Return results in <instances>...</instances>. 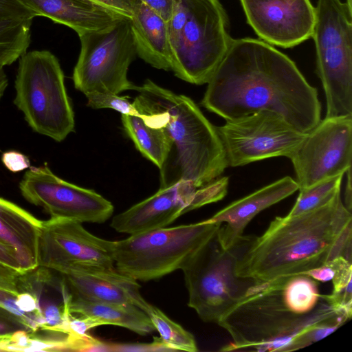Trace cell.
I'll list each match as a JSON object with an SVG mask.
<instances>
[{"instance_id":"1","label":"cell","mask_w":352,"mask_h":352,"mask_svg":"<svg viewBox=\"0 0 352 352\" xmlns=\"http://www.w3.org/2000/svg\"><path fill=\"white\" fill-rule=\"evenodd\" d=\"M207 84L201 104L226 121L269 111L302 133L320 121L317 89L292 60L261 40L232 38Z\"/></svg>"},{"instance_id":"2","label":"cell","mask_w":352,"mask_h":352,"mask_svg":"<svg viewBox=\"0 0 352 352\" xmlns=\"http://www.w3.org/2000/svg\"><path fill=\"white\" fill-rule=\"evenodd\" d=\"M351 212L340 192L313 210L276 217L262 235L251 237L236 273L264 282L302 274L338 256L351 261Z\"/></svg>"},{"instance_id":"3","label":"cell","mask_w":352,"mask_h":352,"mask_svg":"<svg viewBox=\"0 0 352 352\" xmlns=\"http://www.w3.org/2000/svg\"><path fill=\"white\" fill-rule=\"evenodd\" d=\"M133 102L145 123L162 129L170 141L167 159L160 169V188L181 181L197 187L219 178L228 167L214 126L190 98L162 87L151 80L136 86Z\"/></svg>"},{"instance_id":"4","label":"cell","mask_w":352,"mask_h":352,"mask_svg":"<svg viewBox=\"0 0 352 352\" xmlns=\"http://www.w3.org/2000/svg\"><path fill=\"white\" fill-rule=\"evenodd\" d=\"M286 278L256 280L247 295L221 318L217 324L228 332L232 341L220 351L280 352L290 340L311 326L351 319L321 295L320 304L311 313L295 314L283 298L282 286Z\"/></svg>"},{"instance_id":"5","label":"cell","mask_w":352,"mask_h":352,"mask_svg":"<svg viewBox=\"0 0 352 352\" xmlns=\"http://www.w3.org/2000/svg\"><path fill=\"white\" fill-rule=\"evenodd\" d=\"M166 23L171 71L190 83H208L232 40L219 0H175Z\"/></svg>"},{"instance_id":"6","label":"cell","mask_w":352,"mask_h":352,"mask_svg":"<svg viewBox=\"0 0 352 352\" xmlns=\"http://www.w3.org/2000/svg\"><path fill=\"white\" fill-rule=\"evenodd\" d=\"M14 104L30 128L56 142L74 131V113L60 63L48 50L25 52L19 58Z\"/></svg>"},{"instance_id":"7","label":"cell","mask_w":352,"mask_h":352,"mask_svg":"<svg viewBox=\"0 0 352 352\" xmlns=\"http://www.w3.org/2000/svg\"><path fill=\"white\" fill-rule=\"evenodd\" d=\"M250 239L243 236L232 248L224 249L216 232L182 267L188 305L204 322L217 324L256 284V280L236 273L237 261Z\"/></svg>"},{"instance_id":"8","label":"cell","mask_w":352,"mask_h":352,"mask_svg":"<svg viewBox=\"0 0 352 352\" xmlns=\"http://www.w3.org/2000/svg\"><path fill=\"white\" fill-rule=\"evenodd\" d=\"M221 225L208 222L164 227L114 241L115 267L137 280L148 281L182 270L217 232Z\"/></svg>"},{"instance_id":"9","label":"cell","mask_w":352,"mask_h":352,"mask_svg":"<svg viewBox=\"0 0 352 352\" xmlns=\"http://www.w3.org/2000/svg\"><path fill=\"white\" fill-rule=\"evenodd\" d=\"M315 14L311 37L325 118L352 116V8L340 0H318Z\"/></svg>"},{"instance_id":"10","label":"cell","mask_w":352,"mask_h":352,"mask_svg":"<svg viewBox=\"0 0 352 352\" xmlns=\"http://www.w3.org/2000/svg\"><path fill=\"white\" fill-rule=\"evenodd\" d=\"M80 52L73 72L76 89L118 94L135 90L127 72L136 50L129 19L121 18L104 28L78 36Z\"/></svg>"},{"instance_id":"11","label":"cell","mask_w":352,"mask_h":352,"mask_svg":"<svg viewBox=\"0 0 352 352\" xmlns=\"http://www.w3.org/2000/svg\"><path fill=\"white\" fill-rule=\"evenodd\" d=\"M228 166L236 167L275 157H289L307 133H302L278 114L261 111L216 126Z\"/></svg>"},{"instance_id":"12","label":"cell","mask_w":352,"mask_h":352,"mask_svg":"<svg viewBox=\"0 0 352 352\" xmlns=\"http://www.w3.org/2000/svg\"><path fill=\"white\" fill-rule=\"evenodd\" d=\"M82 223L67 219L42 221L38 243V267L69 270H113L114 241L88 232Z\"/></svg>"},{"instance_id":"13","label":"cell","mask_w":352,"mask_h":352,"mask_svg":"<svg viewBox=\"0 0 352 352\" xmlns=\"http://www.w3.org/2000/svg\"><path fill=\"white\" fill-rule=\"evenodd\" d=\"M228 182V177H223L201 187L181 181L160 188L152 196L114 216L110 225L129 235L166 227L189 211L222 199Z\"/></svg>"},{"instance_id":"14","label":"cell","mask_w":352,"mask_h":352,"mask_svg":"<svg viewBox=\"0 0 352 352\" xmlns=\"http://www.w3.org/2000/svg\"><path fill=\"white\" fill-rule=\"evenodd\" d=\"M22 196L43 208L51 218L102 223L113 212V204L96 191L56 176L47 163L30 166L19 182Z\"/></svg>"},{"instance_id":"15","label":"cell","mask_w":352,"mask_h":352,"mask_svg":"<svg viewBox=\"0 0 352 352\" xmlns=\"http://www.w3.org/2000/svg\"><path fill=\"white\" fill-rule=\"evenodd\" d=\"M352 116L325 118L289 157L299 189L344 175L351 168Z\"/></svg>"},{"instance_id":"16","label":"cell","mask_w":352,"mask_h":352,"mask_svg":"<svg viewBox=\"0 0 352 352\" xmlns=\"http://www.w3.org/2000/svg\"><path fill=\"white\" fill-rule=\"evenodd\" d=\"M248 24L265 43L283 48L311 37L315 7L310 0H240Z\"/></svg>"},{"instance_id":"17","label":"cell","mask_w":352,"mask_h":352,"mask_svg":"<svg viewBox=\"0 0 352 352\" xmlns=\"http://www.w3.org/2000/svg\"><path fill=\"white\" fill-rule=\"evenodd\" d=\"M58 273L71 296L99 302L133 305L146 313L151 305L142 296L138 280L116 269H75Z\"/></svg>"},{"instance_id":"18","label":"cell","mask_w":352,"mask_h":352,"mask_svg":"<svg viewBox=\"0 0 352 352\" xmlns=\"http://www.w3.org/2000/svg\"><path fill=\"white\" fill-rule=\"evenodd\" d=\"M298 189L296 179L286 176L231 203L206 220L221 225L217 239L223 248L229 249L243 239L245 227L256 214Z\"/></svg>"},{"instance_id":"19","label":"cell","mask_w":352,"mask_h":352,"mask_svg":"<svg viewBox=\"0 0 352 352\" xmlns=\"http://www.w3.org/2000/svg\"><path fill=\"white\" fill-rule=\"evenodd\" d=\"M35 16L65 25L78 35L98 30L123 18L91 0H17Z\"/></svg>"},{"instance_id":"20","label":"cell","mask_w":352,"mask_h":352,"mask_svg":"<svg viewBox=\"0 0 352 352\" xmlns=\"http://www.w3.org/2000/svg\"><path fill=\"white\" fill-rule=\"evenodd\" d=\"M41 222L20 206L0 197V243L15 250L22 273L38 267Z\"/></svg>"},{"instance_id":"21","label":"cell","mask_w":352,"mask_h":352,"mask_svg":"<svg viewBox=\"0 0 352 352\" xmlns=\"http://www.w3.org/2000/svg\"><path fill=\"white\" fill-rule=\"evenodd\" d=\"M129 21L137 55L157 69L172 70L166 22L140 0Z\"/></svg>"},{"instance_id":"22","label":"cell","mask_w":352,"mask_h":352,"mask_svg":"<svg viewBox=\"0 0 352 352\" xmlns=\"http://www.w3.org/2000/svg\"><path fill=\"white\" fill-rule=\"evenodd\" d=\"M69 309L71 314L89 317L98 326H119L141 336L155 330L148 314L133 305L99 302L69 295Z\"/></svg>"},{"instance_id":"23","label":"cell","mask_w":352,"mask_h":352,"mask_svg":"<svg viewBox=\"0 0 352 352\" xmlns=\"http://www.w3.org/2000/svg\"><path fill=\"white\" fill-rule=\"evenodd\" d=\"M122 122L127 135L137 149L160 169L170 149V141L160 128L147 125L138 116L122 114Z\"/></svg>"},{"instance_id":"24","label":"cell","mask_w":352,"mask_h":352,"mask_svg":"<svg viewBox=\"0 0 352 352\" xmlns=\"http://www.w3.org/2000/svg\"><path fill=\"white\" fill-rule=\"evenodd\" d=\"M320 295L318 281L305 274L287 276L282 286L285 302L299 315L311 313L320 304Z\"/></svg>"},{"instance_id":"25","label":"cell","mask_w":352,"mask_h":352,"mask_svg":"<svg viewBox=\"0 0 352 352\" xmlns=\"http://www.w3.org/2000/svg\"><path fill=\"white\" fill-rule=\"evenodd\" d=\"M32 20H0V68L23 55L30 43Z\"/></svg>"},{"instance_id":"26","label":"cell","mask_w":352,"mask_h":352,"mask_svg":"<svg viewBox=\"0 0 352 352\" xmlns=\"http://www.w3.org/2000/svg\"><path fill=\"white\" fill-rule=\"evenodd\" d=\"M146 314L160 336L161 346L168 349L188 352L198 351L194 336L172 320L159 308L151 305Z\"/></svg>"},{"instance_id":"27","label":"cell","mask_w":352,"mask_h":352,"mask_svg":"<svg viewBox=\"0 0 352 352\" xmlns=\"http://www.w3.org/2000/svg\"><path fill=\"white\" fill-rule=\"evenodd\" d=\"M344 175L327 179L306 188L300 189L298 197L287 216L300 214L328 203L341 192Z\"/></svg>"},{"instance_id":"28","label":"cell","mask_w":352,"mask_h":352,"mask_svg":"<svg viewBox=\"0 0 352 352\" xmlns=\"http://www.w3.org/2000/svg\"><path fill=\"white\" fill-rule=\"evenodd\" d=\"M346 322L339 319L311 326L290 340L281 352L295 351L307 346L331 334Z\"/></svg>"},{"instance_id":"29","label":"cell","mask_w":352,"mask_h":352,"mask_svg":"<svg viewBox=\"0 0 352 352\" xmlns=\"http://www.w3.org/2000/svg\"><path fill=\"white\" fill-rule=\"evenodd\" d=\"M87 106L93 109H112L121 114L140 117L133 102L125 97L111 92L91 91L85 94Z\"/></svg>"},{"instance_id":"30","label":"cell","mask_w":352,"mask_h":352,"mask_svg":"<svg viewBox=\"0 0 352 352\" xmlns=\"http://www.w3.org/2000/svg\"><path fill=\"white\" fill-rule=\"evenodd\" d=\"M16 295L0 289V307L15 316L29 331H35L40 329L41 327L40 320L35 316L22 311L16 305Z\"/></svg>"},{"instance_id":"31","label":"cell","mask_w":352,"mask_h":352,"mask_svg":"<svg viewBox=\"0 0 352 352\" xmlns=\"http://www.w3.org/2000/svg\"><path fill=\"white\" fill-rule=\"evenodd\" d=\"M331 262L334 269V275L331 280L332 292H338L351 285L352 262L343 256H338Z\"/></svg>"},{"instance_id":"32","label":"cell","mask_w":352,"mask_h":352,"mask_svg":"<svg viewBox=\"0 0 352 352\" xmlns=\"http://www.w3.org/2000/svg\"><path fill=\"white\" fill-rule=\"evenodd\" d=\"M35 15L17 0H0V20H33Z\"/></svg>"},{"instance_id":"33","label":"cell","mask_w":352,"mask_h":352,"mask_svg":"<svg viewBox=\"0 0 352 352\" xmlns=\"http://www.w3.org/2000/svg\"><path fill=\"white\" fill-rule=\"evenodd\" d=\"M21 274L17 270L0 262V289L17 295Z\"/></svg>"},{"instance_id":"34","label":"cell","mask_w":352,"mask_h":352,"mask_svg":"<svg viewBox=\"0 0 352 352\" xmlns=\"http://www.w3.org/2000/svg\"><path fill=\"white\" fill-rule=\"evenodd\" d=\"M21 330L29 331L15 316L0 307V338L4 339Z\"/></svg>"},{"instance_id":"35","label":"cell","mask_w":352,"mask_h":352,"mask_svg":"<svg viewBox=\"0 0 352 352\" xmlns=\"http://www.w3.org/2000/svg\"><path fill=\"white\" fill-rule=\"evenodd\" d=\"M1 162L12 173H17L30 168L29 158L19 151H8L2 154Z\"/></svg>"},{"instance_id":"36","label":"cell","mask_w":352,"mask_h":352,"mask_svg":"<svg viewBox=\"0 0 352 352\" xmlns=\"http://www.w3.org/2000/svg\"><path fill=\"white\" fill-rule=\"evenodd\" d=\"M120 16L130 19L140 0H91Z\"/></svg>"},{"instance_id":"37","label":"cell","mask_w":352,"mask_h":352,"mask_svg":"<svg viewBox=\"0 0 352 352\" xmlns=\"http://www.w3.org/2000/svg\"><path fill=\"white\" fill-rule=\"evenodd\" d=\"M166 23L170 19L175 0H140Z\"/></svg>"},{"instance_id":"38","label":"cell","mask_w":352,"mask_h":352,"mask_svg":"<svg viewBox=\"0 0 352 352\" xmlns=\"http://www.w3.org/2000/svg\"><path fill=\"white\" fill-rule=\"evenodd\" d=\"M0 262L17 270L21 274L19 258L15 250L10 246L0 243Z\"/></svg>"},{"instance_id":"39","label":"cell","mask_w":352,"mask_h":352,"mask_svg":"<svg viewBox=\"0 0 352 352\" xmlns=\"http://www.w3.org/2000/svg\"><path fill=\"white\" fill-rule=\"evenodd\" d=\"M302 274L309 276L317 281L328 282L331 280L333 277L334 269L330 261L324 265L305 272Z\"/></svg>"},{"instance_id":"40","label":"cell","mask_w":352,"mask_h":352,"mask_svg":"<svg viewBox=\"0 0 352 352\" xmlns=\"http://www.w3.org/2000/svg\"><path fill=\"white\" fill-rule=\"evenodd\" d=\"M347 173V184L345 193V207L351 212V168L346 171Z\"/></svg>"},{"instance_id":"41","label":"cell","mask_w":352,"mask_h":352,"mask_svg":"<svg viewBox=\"0 0 352 352\" xmlns=\"http://www.w3.org/2000/svg\"><path fill=\"white\" fill-rule=\"evenodd\" d=\"M8 84V76L3 68H0V100L4 94Z\"/></svg>"},{"instance_id":"42","label":"cell","mask_w":352,"mask_h":352,"mask_svg":"<svg viewBox=\"0 0 352 352\" xmlns=\"http://www.w3.org/2000/svg\"><path fill=\"white\" fill-rule=\"evenodd\" d=\"M347 4L352 8V0H346Z\"/></svg>"},{"instance_id":"43","label":"cell","mask_w":352,"mask_h":352,"mask_svg":"<svg viewBox=\"0 0 352 352\" xmlns=\"http://www.w3.org/2000/svg\"><path fill=\"white\" fill-rule=\"evenodd\" d=\"M3 340V338H0V342Z\"/></svg>"}]
</instances>
